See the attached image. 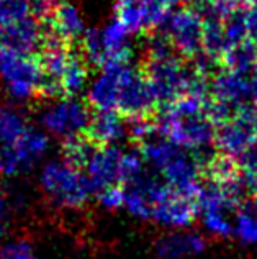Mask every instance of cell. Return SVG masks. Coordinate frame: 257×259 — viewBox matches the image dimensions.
Returning a JSON list of instances; mask_svg holds the SVG:
<instances>
[{
    "instance_id": "6da1fadb",
    "label": "cell",
    "mask_w": 257,
    "mask_h": 259,
    "mask_svg": "<svg viewBox=\"0 0 257 259\" xmlns=\"http://www.w3.org/2000/svg\"><path fill=\"white\" fill-rule=\"evenodd\" d=\"M0 79L13 100L25 102L41 95L44 72L36 54L0 45Z\"/></svg>"
},
{
    "instance_id": "7a4b0ae2",
    "label": "cell",
    "mask_w": 257,
    "mask_h": 259,
    "mask_svg": "<svg viewBox=\"0 0 257 259\" xmlns=\"http://www.w3.org/2000/svg\"><path fill=\"white\" fill-rule=\"evenodd\" d=\"M39 184L54 205L66 208L80 207L93 194L87 176L67 161L48 162L39 176Z\"/></svg>"
},
{
    "instance_id": "3957f363",
    "label": "cell",
    "mask_w": 257,
    "mask_h": 259,
    "mask_svg": "<svg viewBox=\"0 0 257 259\" xmlns=\"http://www.w3.org/2000/svg\"><path fill=\"white\" fill-rule=\"evenodd\" d=\"M90 120V107L72 100L71 97L49 105L41 115V125L46 132L66 140L85 133Z\"/></svg>"
},
{
    "instance_id": "277c9868",
    "label": "cell",
    "mask_w": 257,
    "mask_h": 259,
    "mask_svg": "<svg viewBox=\"0 0 257 259\" xmlns=\"http://www.w3.org/2000/svg\"><path fill=\"white\" fill-rule=\"evenodd\" d=\"M167 38L182 56L195 58L203 51V22L192 9L180 10L169 18Z\"/></svg>"
},
{
    "instance_id": "5b68a950",
    "label": "cell",
    "mask_w": 257,
    "mask_h": 259,
    "mask_svg": "<svg viewBox=\"0 0 257 259\" xmlns=\"http://www.w3.org/2000/svg\"><path fill=\"white\" fill-rule=\"evenodd\" d=\"M44 39V26L43 20L30 15L15 23L0 26V45L9 46L12 50L31 53L41 50Z\"/></svg>"
},
{
    "instance_id": "8992f818",
    "label": "cell",
    "mask_w": 257,
    "mask_h": 259,
    "mask_svg": "<svg viewBox=\"0 0 257 259\" xmlns=\"http://www.w3.org/2000/svg\"><path fill=\"white\" fill-rule=\"evenodd\" d=\"M44 33L58 36L67 45L77 39L84 33V23L76 7L67 2H61L53 9L48 17L43 18Z\"/></svg>"
},
{
    "instance_id": "52a82bcc",
    "label": "cell",
    "mask_w": 257,
    "mask_h": 259,
    "mask_svg": "<svg viewBox=\"0 0 257 259\" xmlns=\"http://www.w3.org/2000/svg\"><path fill=\"white\" fill-rule=\"evenodd\" d=\"M205 249V240L195 233H171L156 243L161 259H182L198 254Z\"/></svg>"
},
{
    "instance_id": "ba28073f",
    "label": "cell",
    "mask_w": 257,
    "mask_h": 259,
    "mask_svg": "<svg viewBox=\"0 0 257 259\" xmlns=\"http://www.w3.org/2000/svg\"><path fill=\"white\" fill-rule=\"evenodd\" d=\"M10 146L17 156L22 171H26V169L35 166L39 158L46 153V149H48V136L43 132H39V130L30 126L22 138Z\"/></svg>"
},
{
    "instance_id": "9c48e42d",
    "label": "cell",
    "mask_w": 257,
    "mask_h": 259,
    "mask_svg": "<svg viewBox=\"0 0 257 259\" xmlns=\"http://www.w3.org/2000/svg\"><path fill=\"white\" fill-rule=\"evenodd\" d=\"M123 132V121L117 115V110H98L95 117H92L85 135L90 136L98 145H107V143L120 138Z\"/></svg>"
},
{
    "instance_id": "30bf717a",
    "label": "cell",
    "mask_w": 257,
    "mask_h": 259,
    "mask_svg": "<svg viewBox=\"0 0 257 259\" xmlns=\"http://www.w3.org/2000/svg\"><path fill=\"white\" fill-rule=\"evenodd\" d=\"M85 79H87V67L84 61V54H80L71 48L69 61H67L66 69L59 79V85L63 89L64 97H74L79 91H82Z\"/></svg>"
},
{
    "instance_id": "8fae6325",
    "label": "cell",
    "mask_w": 257,
    "mask_h": 259,
    "mask_svg": "<svg viewBox=\"0 0 257 259\" xmlns=\"http://www.w3.org/2000/svg\"><path fill=\"white\" fill-rule=\"evenodd\" d=\"M234 233L244 243L257 241V195L239 202L236 210Z\"/></svg>"
},
{
    "instance_id": "7c38bea8",
    "label": "cell",
    "mask_w": 257,
    "mask_h": 259,
    "mask_svg": "<svg viewBox=\"0 0 257 259\" xmlns=\"http://www.w3.org/2000/svg\"><path fill=\"white\" fill-rule=\"evenodd\" d=\"M28 128L30 125L18 110L9 105H0V146L17 143Z\"/></svg>"
},
{
    "instance_id": "4fadbf2b",
    "label": "cell",
    "mask_w": 257,
    "mask_h": 259,
    "mask_svg": "<svg viewBox=\"0 0 257 259\" xmlns=\"http://www.w3.org/2000/svg\"><path fill=\"white\" fill-rule=\"evenodd\" d=\"M33 15L31 0H0V26Z\"/></svg>"
},
{
    "instance_id": "5bb4252c",
    "label": "cell",
    "mask_w": 257,
    "mask_h": 259,
    "mask_svg": "<svg viewBox=\"0 0 257 259\" xmlns=\"http://www.w3.org/2000/svg\"><path fill=\"white\" fill-rule=\"evenodd\" d=\"M0 259H38L33 246L25 240H17L0 248Z\"/></svg>"
},
{
    "instance_id": "9a60e30c",
    "label": "cell",
    "mask_w": 257,
    "mask_h": 259,
    "mask_svg": "<svg viewBox=\"0 0 257 259\" xmlns=\"http://www.w3.org/2000/svg\"><path fill=\"white\" fill-rule=\"evenodd\" d=\"M98 197H100V202H102L105 207L115 208V207L123 205L125 192L120 187L115 186V187H108V189L102 190V192L98 194Z\"/></svg>"
},
{
    "instance_id": "2e32d148",
    "label": "cell",
    "mask_w": 257,
    "mask_h": 259,
    "mask_svg": "<svg viewBox=\"0 0 257 259\" xmlns=\"http://www.w3.org/2000/svg\"><path fill=\"white\" fill-rule=\"evenodd\" d=\"M247 36L257 45V5L247 10Z\"/></svg>"
}]
</instances>
